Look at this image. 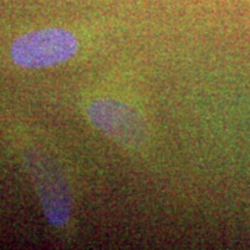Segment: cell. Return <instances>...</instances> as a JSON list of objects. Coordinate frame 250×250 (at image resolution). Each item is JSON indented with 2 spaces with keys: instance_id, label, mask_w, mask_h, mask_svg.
Instances as JSON below:
<instances>
[{
  "instance_id": "1",
  "label": "cell",
  "mask_w": 250,
  "mask_h": 250,
  "mask_svg": "<svg viewBox=\"0 0 250 250\" xmlns=\"http://www.w3.org/2000/svg\"><path fill=\"white\" fill-rule=\"evenodd\" d=\"M78 42L70 31L45 28L16 38L10 47L11 60L24 68H43L71 59Z\"/></svg>"
},
{
  "instance_id": "2",
  "label": "cell",
  "mask_w": 250,
  "mask_h": 250,
  "mask_svg": "<svg viewBox=\"0 0 250 250\" xmlns=\"http://www.w3.org/2000/svg\"><path fill=\"white\" fill-rule=\"evenodd\" d=\"M88 118L99 131L126 147L141 149L149 141V126L139 111L116 99L92 102Z\"/></svg>"
},
{
  "instance_id": "3",
  "label": "cell",
  "mask_w": 250,
  "mask_h": 250,
  "mask_svg": "<svg viewBox=\"0 0 250 250\" xmlns=\"http://www.w3.org/2000/svg\"><path fill=\"white\" fill-rule=\"evenodd\" d=\"M25 164L41 197L46 218L54 227L64 225L71 213V195L59 166L38 152L28 153Z\"/></svg>"
}]
</instances>
